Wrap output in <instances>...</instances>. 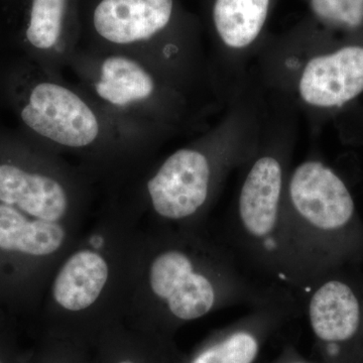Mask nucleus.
I'll return each mask as SVG.
<instances>
[{"instance_id":"f257e3e1","label":"nucleus","mask_w":363,"mask_h":363,"mask_svg":"<svg viewBox=\"0 0 363 363\" xmlns=\"http://www.w3.org/2000/svg\"><path fill=\"white\" fill-rule=\"evenodd\" d=\"M0 106L13 114L21 135L78 160L89 175L125 171L155 142L107 114L76 83L21 54L0 57Z\"/></svg>"},{"instance_id":"f03ea898","label":"nucleus","mask_w":363,"mask_h":363,"mask_svg":"<svg viewBox=\"0 0 363 363\" xmlns=\"http://www.w3.org/2000/svg\"><path fill=\"white\" fill-rule=\"evenodd\" d=\"M67 70L107 114L155 140L185 113L180 82L130 54L80 45Z\"/></svg>"},{"instance_id":"7ed1b4c3","label":"nucleus","mask_w":363,"mask_h":363,"mask_svg":"<svg viewBox=\"0 0 363 363\" xmlns=\"http://www.w3.org/2000/svg\"><path fill=\"white\" fill-rule=\"evenodd\" d=\"M177 0H82L81 45L130 54L180 82L190 43Z\"/></svg>"},{"instance_id":"20e7f679","label":"nucleus","mask_w":363,"mask_h":363,"mask_svg":"<svg viewBox=\"0 0 363 363\" xmlns=\"http://www.w3.org/2000/svg\"><path fill=\"white\" fill-rule=\"evenodd\" d=\"M112 218L76 241L54 269L44 290L48 311L78 318L126 309L138 240Z\"/></svg>"},{"instance_id":"39448f33","label":"nucleus","mask_w":363,"mask_h":363,"mask_svg":"<svg viewBox=\"0 0 363 363\" xmlns=\"http://www.w3.org/2000/svg\"><path fill=\"white\" fill-rule=\"evenodd\" d=\"M88 177L20 131L0 128V204L76 226L89 197Z\"/></svg>"},{"instance_id":"423d86ee","label":"nucleus","mask_w":363,"mask_h":363,"mask_svg":"<svg viewBox=\"0 0 363 363\" xmlns=\"http://www.w3.org/2000/svg\"><path fill=\"white\" fill-rule=\"evenodd\" d=\"M75 241V225L33 218L0 204V305L35 304Z\"/></svg>"},{"instance_id":"0eeeda50","label":"nucleus","mask_w":363,"mask_h":363,"mask_svg":"<svg viewBox=\"0 0 363 363\" xmlns=\"http://www.w3.org/2000/svg\"><path fill=\"white\" fill-rule=\"evenodd\" d=\"M213 279L185 248L147 250L136 243L126 309L154 306L178 321H194L216 306Z\"/></svg>"},{"instance_id":"6e6552de","label":"nucleus","mask_w":363,"mask_h":363,"mask_svg":"<svg viewBox=\"0 0 363 363\" xmlns=\"http://www.w3.org/2000/svg\"><path fill=\"white\" fill-rule=\"evenodd\" d=\"M82 0H21L14 42L18 54L55 76H63L82 39Z\"/></svg>"},{"instance_id":"1a4fd4ad","label":"nucleus","mask_w":363,"mask_h":363,"mask_svg":"<svg viewBox=\"0 0 363 363\" xmlns=\"http://www.w3.org/2000/svg\"><path fill=\"white\" fill-rule=\"evenodd\" d=\"M212 162L206 150L182 147L152 169L142 187V199L159 218L181 221L201 211L209 199Z\"/></svg>"},{"instance_id":"9d476101","label":"nucleus","mask_w":363,"mask_h":363,"mask_svg":"<svg viewBox=\"0 0 363 363\" xmlns=\"http://www.w3.org/2000/svg\"><path fill=\"white\" fill-rule=\"evenodd\" d=\"M291 201L301 217L321 230H336L350 221L354 201L344 182L322 162H303L294 172Z\"/></svg>"},{"instance_id":"9b49d317","label":"nucleus","mask_w":363,"mask_h":363,"mask_svg":"<svg viewBox=\"0 0 363 363\" xmlns=\"http://www.w3.org/2000/svg\"><path fill=\"white\" fill-rule=\"evenodd\" d=\"M298 94L317 108H335L363 92V47L348 45L310 59L301 73Z\"/></svg>"},{"instance_id":"f8f14e48","label":"nucleus","mask_w":363,"mask_h":363,"mask_svg":"<svg viewBox=\"0 0 363 363\" xmlns=\"http://www.w3.org/2000/svg\"><path fill=\"white\" fill-rule=\"evenodd\" d=\"M283 188V172L278 160L262 157L248 172L240 195L243 226L253 238H264L278 220Z\"/></svg>"},{"instance_id":"ddd939ff","label":"nucleus","mask_w":363,"mask_h":363,"mask_svg":"<svg viewBox=\"0 0 363 363\" xmlns=\"http://www.w3.org/2000/svg\"><path fill=\"white\" fill-rule=\"evenodd\" d=\"M309 318L315 335L321 340H348L359 327V302L350 286L339 281H327L310 301Z\"/></svg>"},{"instance_id":"4468645a","label":"nucleus","mask_w":363,"mask_h":363,"mask_svg":"<svg viewBox=\"0 0 363 363\" xmlns=\"http://www.w3.org/2000/svg\"><path fill=\"white\" fill-rule=\"evenodd\" d=\"M271 0H213L211 23L219 40L229 49L243 50L259 37Z\"/></svg>"},{"instance_id":"2eb2a0df","label":"nucleus","mask_w":363,"mask_h":363,"mask_svg":"<svg viewBox=\"0 0 363 363\" xmlns=\"http://www.w3.org/2000/svg\"><path fill=\"white\" fill-rule=\"evenodd\" d=\"M259 353V342L248 332H236L202 351L192 363H252Z\"/></svg>"},{"instance_id":"dca6fc26","label":"nucleus","mask_w":363,"mask_h":363,"mask_svg":"<svg viewBox=\"0 0 363 363\" xmlns=\"http://www.w3.org/2000/svg\"><path fill=\"white\" fill-rule=\"evenodd\" d=\"M315 16L324 23L355 28L363 23V0H310Z\"/></svg>"},{"instance_id":"f3484780","label":"nucleus","mask_w":363,"mask_h":363,"mask_svg":"<svg viewBox=\"0 0 363 363\" xmlns=\"http://www.w3.org/2000/svg\"><path fill=\"white\" fill-rule=\"evenodd\" d=\"M6 348H4V346L0 344V363H13V360H11V355L9 354V352L6 350Z\"/></svg>"},{"instance_id":"a211bd4d","label":"nucleus","mask_w":363,"mask_h":363,"mask_svg":"<svg viewBox=\"0 0 363 363\" xmlns=\"http://www.w3.org/2000/svg\"><path fill=\"white\" fill-rule=\"evenodd\" d=\"M116 363H136V362H133V360H131V359H121V360H119V362H117Z\"/></svg>"}]
</instances>
